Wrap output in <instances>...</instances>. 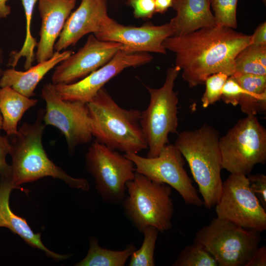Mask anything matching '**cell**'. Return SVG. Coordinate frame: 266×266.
Returning a JSON list of instances; mask_svg holds the SVG:
<instances>
[{
  "label": "cell",
  "mask_w": 266,
  "mask_h": 266,
  "mask_svg": "<svg viewBox=\"0 0 266 266\" xmlns=\"http://www.w3.org/2000/svg\"><path fill=\"white\" fill-rule=\"evenodd\" d=\"M85 159L87 169L102 200L111 204L122 203L127 195L126 184L135 175L133 162L96 140L89 147Z\"/></svg>",
  "instance_id": "9"
},
{
  "label": "cell",
  "mask_w": 266,
  "mask_h": 266,
  "mask_svg": "<svg viewBox=\"0 0 266 266\" xmlns=\"http://www.w3.org/2000/svg\"><path fill=\"white\" fill-rule=\"evenodd\" d=\"M266 247L263 245L258 247L253 252L245 266H266Z\"/></svg>",
  "instance_id": "34"
},
{
  "label": "cell",
  "mask_w": 266,
  "mask_h": 266,
  "mask_svg": "<svg viewBox=\"0 0 266 266\" xmlns=\"http://www.w3.org/2000/svg\"><path fill=\"white\" fill-rule=\"evenodd\" d=\"M121 47L120 43L90 34L82 48L59 64L51 77L52 84H68L83 78L108 62Z\"/></svg>",
  "instance_id": "15"
},
{
  "label": "cell",
  "mask_w": 266,
  "mask_h": 266,
  "mask_svg": "<svg viewBox=\"0 0 266 266\" xmlns=\"http://www.w3.org/2000/svg\"><path fill=\"white\" fill-rule=\"evenodd\" d=\"M44 113L42 109L39 110L33 123H24L17 133L12 136L9 154L12 158V184L17 189L26 191L20 187L21 184L50 176L63 180L72 188L89 190L86 179L69 176L48 158L42 141L45 128Z\"/></svg>",
  "instance_id": "2"
},
{
  "label": "cell",
  "mask_w": 266,
  "mask_h": 266,
  "mask_svg": "<svg viewBox=\"0 0 266 266\" xmlns=\"http://www.w3.org/2000/svg\"><path fill=\"white\" fill-rule=\"evenodd\" d=\"M234 63V73L266 75V45H247L236 55Z\"/></svg>",
  "instance_id": "24"
},
{
  "label": "cell",
  "mask_w": 266,
  "mask_h": 266,
  "mask_svg": "<svg viewBox=\"0 0 266 266\" xmlns=\"http://www.w3.org/2000/svg\"><path fill=\"white\" fill-rule=\"evenodd\" d=\"M174 33L170 22L159 26L148 24L134 27L121 24L107 15L94 35L101 40L121 43V50L125 51L166 54L163 42Z\"/></svg>",
  "instance_id": "13"
},
{
  "label": "cell",
  "mask_w": 266,
  "mask_h": 266,
  "mask_svg": "<svg viewBox=\"0 0 266 266\" xmlns=\"http://www.w3.org/2000/svg\"><path fill=\"white\" fill-rule=\"evenodd\" d=\"M215 206L218 218L260 233L266 229V209L250 189L246 175L230 174Z\"/></svg>",
  "instance_id": "11"
},
{
  "label": "cell",
  "mask_w": 266,
  "mask_h": 266,
  "mask_svg": "<svg viewBox=\"0 0 266 266\" xmlns=\"http://www.w3.org/2000/svg\"><path fill=\"white\" fill-rule=\"evenodd\" d=\"M87 105L96 141L125 153L138 154L147 149L140 124L141 111L121 107L104 87Z\"/></svg>",
  "instance_id": "3"
},
{
  "label": "cell",
  "mask_w": 266,
  "mask_h": 266,
  "mask_svg": "<svg viewBox=\"0 0 266 266\" xmlns=\"http://www.w3.org/2000/svg\"><path fill=\"white\" fill-rule=\"evenodd\" d=\"M124 155L133 162L135 172L172 187L186 204L199 207L204 205L184 168L183 157L174 144L168 143L154 157H144L130 153Z\"/></svg>",
  "instance_id": "10"
},
{
  "label": "cell",
  "mask_w": 266,
  "mask_h": 266,
  "mask_svg": "<svg viewBox=\"0 0 266 266\" xmlns=\"http://www.w3.org/2000/svg\"><path fill=\"white\" fill-rule=\"evenodd\" d=\"M155 12L164 13L172 6L173 0H155Z\"/></svg>",
  "instance_id": "36"
},
{
  "label": "cell",
  "mask_w": 266,
  "mask_h": 266,
  "mask_svg": "<svg viewBox=\"0 0 266 266\" xmlns=\"http://www.w3.org/2000/svg\"><path fill=\"white\" fill-rule=\"evenodd\" d=\"M173 266H219L212 254L201 244L194 243L182 250Z\"/></svg>",
  "instance_id": "26"
},
{
  "label": "cell",
  "mask_w": 266,
  "mask_h": 266,
  "mask_svg": "<svg viewBox=\"0 0 266 266\" xmlns=\"http://www.w3.org/2000/svg\"><path fill=\"white\" fill-rule=\"evenodd\" d=\"M219 138L216 129L204 124L199 129L180 133L174 144L187 162L203 205L208 209L216 205L222 191Z\"/></svg>",
  "instance_id": "4"
},
{
  "label": "cell",
  "mask_w": 266,
  "mask_h": 266,
  "mask_svg": "<svg viewBox=\"0 0 266 266\" xmlns=\"http://www.w3.org/2000/svg\"><path fill=\"white\" fill-rule=\"evenodd\" d=\"M264 3L266 4V0H262Z\"/></svg>",
  "instance_id": "40"
},
{
  "label": "cell",
  "mask_w": 266,
  "mask_h": 266,
  "mask_svg": "<svg viewBox=\"0 0 266 266\" xmlns=\"http://www.w3.org/2000/svg\"><path fill=\"white\" fill-rule=\"evenodd\" d=\"M136 18H151L155 12V0H128Z\"/></svg>",
  "instance_id": "32"
},
{
  "label": "cell",
  "mask_w": 266,
  "mask_h": 266,
  "mask_svg": "<svg viewBox=\"0 0 266 266\" xmlns=\"http://www.w3.org/2000/svg\"><path fill=\"white\" fill-rule=\"evenodd\" d=\"M126 191L122 203L124 213L140 232L148 226L162 232L171 229L174 205L170 186L135 172L127 183Z\"/></svg>",
  "instance_id": "5"
},
{
  "label": "cell",
  "mask_w": 266,
  "mask_h": 266,
  "mask_svg": "<svg viewBox=\"0 0 266 266\" xmlns=\"http://www.w3.org/2000/svg\"><path fill=\"white\" fill-rule=\"evenodd\" d=\"M7 0H0V19L6 18L11 13V7L7 4Z\"/></svg>",
  "instance_id": "37"
},
{
  "label": "cell",
  "mask_w": 266,
  "mask_h": 266,
  "mask_svg": "<svg viewBox=\"0 0 266 266\" xmlns=\"http://www.w3.org/2000/svg\"><path fill=\"white\" fill-rule=\"evenodd\" d=\"M11 144L6 137L0 135V176L10 179L11 165L6 162V158L10 154Z\"/></svg>",
  "instance_id": "33"
},
{
  "label": "cell",
  "mask_w": 266,
  "mask_h": 266,
  "mask_svg": "<svg viewBox=\"0 0 266 266\" xmlns=\"http://www.w3.org/2000/svg\"><path fill=\"white\" fill-rule=\"evenodd\" d=\"M72 53L71 50L55 51L48 60L37 64L25 71H18L14 68L3 71L0 80V87L9 86L20 94L31 97L37 84L43 77L54 66Z\"/></svg>",
  "instance_id": "20"
},
{
  "label": "cell",
  "mask_w": 266,
  "mask_h": 266,
  "mask_svg": "<svg viewBox=\"0 0 266 266\" xmlns=\"http://www.w3.org/2000/svg\"><path fill=\"white\" fill-rule=\"evenodd\" d=\"M244 92L233 76H230L224 84L221 99L227 104L237 106Z\"/></svg>",
  "instance_id": "30"
},
{
  "label": "cell",
  "mask_w": 266,
  "mask_h": 266,
  "mask_svg": "<svg viewBox=\"0 0 266 266\" xmlns=\"http://www.w3.org/2000/svg\"><path fill=\"white\" fill-rule=\"evenodd\" d=\"M2 116L0 112V130L1 129V126H2Z\"/></svg>",
  "instance_id": "39"
},
{
  "label": "cell",
  "mask_w": 266,
  "mask_h": 266,
  "mask_svg": "<svg viewBox=\"0 0 266 266\" xmlns=\"http://www.w3.org/2000/svg\"><path fill=\"white\" fill-rule=\"evenodd\" d=\"M136 250L133 244H129L120 251L102 248L98 240L91 237L86 257L75 265L76 266H124Z\"/></svg>",
  "instance_id": "22"
},
{
  "label": "cell",
  "mask_w": 266,
  "mask_h": 266,
  "mask_svg": "<svg viewBox=\"0 0 266 266\" xmlns=\"http://www.w3.org/2000/svg\"><path fill=\"white\" fill-rule=\"evenodd\" d=\"M24 9L26 20V33L25 39L21 49L18 51H12L8 66L14 67L22 57L26 59L24 68L26 70L32 66L33 63L35 59L34 48L37 46L35 38L32 35L31 21L34 7L38 0H20Z\"/></svg>",
  "instance_id": "25"
},
{
  "label": "cell",
  "mask_w": 266,
  "mask_h": 266,
  "mask_svg": "<svg viewBox=\"0 0 266 266\" xmlns=\"http://www.w3.org/2000/svg\"><path fill=\"white\" fill-rule=\"evenodd\" d=\"M38 0L41 25L35 53L37 63L46 61L53 56L56 40L74 8L76 0Z\"/></svg>",
  "instance_id": "17"
},
{
  "label": "cell",
  "mask_w": 266,
  "mask_h": 266,
  "mask_svg": "<svg viewBox=\"0 0 266 266\" xmlns=\"http://www.w3.org/2000/svg\"><path fill=\"white\" fill-rule=\"evenodd\" d=\"M261 240L260 232L217 217L197 233L194 242L202 244L219 266H245Z\"/></svg>",
  "instance_id": "8"
},
{
  "label": "cell",
  "mask_w": 266,
  "mask_h": 266,
  "mask_svg": "<svg viewBox=\"0 0 266 266\" xmlns=\"http://www.w3.org/2000/svg\"><path fill=\"white\" fill-rule=\"evenodd\" d=\"M249 187L261 204L266 209V176L262 173L249 175Z\"/></svg>",
  "instance_id": "31"
},
{
  "label": "cell",
  "mask_w": 266,
  "mask_h": 266,
  "mask_svg": "<svg viewBox=\"0 0 266 266\" xmlns=\"http://www.w3.org/2000/svg\"><path fill=\"white\" fill-rule=\"evenodd\" d=\"M153 56L147 52H130L119 50L106 64L72 83L56 84V92L63 100L90 102L110 80L124 69L150 62Z\"/></svg>",
  "instance_id": "14"
},
{
  "label": "cell",
  "mask_w": 266,
  "mask_h": 266,
  "mask_svg": "<svg viewBox=\"0 0 266 266\" xmlns=\"http://www.w3.org/2000/svg\"><path fill=\"white\" fill-rule=\"evenodd\" d=\"M107 15L105 0H82L78 7L67 18L55 44L54 50L61 52L74 45L85 35L95 34Z\"/></svg>",
  "instance_id": "16"
},
{
  "label": "cell",
  "mask_w": 266,
  "mask_h": 266,
  "mask_svg": "<svg viewBox=\"0 0 266 266\" xmlns=\"http://www.w3.org/2000/svg\"><path fill=\"white\" fill-rule=\"evenodd\" d=\"M251 35L234 29L215 26L182 35H172L163 42L175 55V66L190 88L204 84L216 73L232 76L238 53L251 44Z\"/></svg>",
  "instance_id": "1"
},
{
  "label": "cell",
  "mask_w": 266,
  "mask_h": 266,
  "mask_svg": "<svg viewBox=\"0 0 266 266\" xmlns=\"http://www.w3.org/2000/svg\"><path fill=\"white\" fill-rule=\"evenodd\" d=\"M157 228L148 226L142 232L143 240L140 248L135 250L130 257L129 266H154V252L158 234Z\"/></svg>",
  "instance_id": "27"
},
{
  "label": "cell",
  "mask_w": 266,
  "mask_h": 266,
  "mask_svg": "<svg viewBox=\"0 0 266 266\" xmlns=\"http://www.w3.org/2000/svg\"><path fill=\"white\" fill-rule=\"evenodd\" d=\"M229 77L227 74L219 72L208 76L205 81V90L201 99L202 105L206 108L221 100L224 84Z\"/></svg>",
  "instance_id": "29"
},
{
  "label": "cell",
  "mask_w": 266,
  "mask_h": 266,
  "mask_svg": "<svg viewBox=\"0 0 266 266\" xmlns=\"http://www.w3.org/2000/svg\"><path fill=\"white\" fill-rule=\"evenodd\" d=\"M171 7L176 11L169 21L174 29L173 35L216 26L209 0H173Z\"/></svg>",
  "instance_id": "19"
},
{
  "label": "cell",
  "mask_w": 266,
  "mask_h": 266,
  "mask_svg": "<svg viewBox=\"0 0 266 266\" xmlns=\"http://www.w3.org/2000/svg\"><path fill=\"white\" fill-rule=\"evenodd\" d=\"M244 92L239 102L241 110L247 115H256L266 111V79L249 75L239 83Z\"/></svg>",
  "instance_id": "23"
},
{
  "label": "cell",
  "mask_w": 266,
  "mask_h": 266,
  "mask_svg": "<svg viewBox=\"0 0 266 266\" xmlns=\"http://www.w3.org/2000/svg\"><path fill=\"white\" fill-rule=\"evenodd\" d=\"M17 189L10 179L0 177V228H6L20 236L27 244L42 250L46 255L57 261L68 258V255L56 253L46 247L42 242L39 233H34L24 218L15 214L9 205L11 191Z\"/></svg>",
  "instance_id": "18"
},
{
  "label": "cell",
  "mask_w": 266,
  "mask_h": 266,
  "mask_svg": "<svg viewBox=\"0 0 266 266\" xmlns=\"http://www.w3.org/2000/svg\"><path fill=\"white\" fill-rule=\"evenodd\" d=\"M223 169L231 174L249 175L266 161V130L256 115L238 122L219 138Z\"/></svg>",
  "instance_id": "7"
},
{
  "label": "cell",
  "mask_w": 266,
  "mask_h": 266,
  "mask_svg": "<svg viewBox=\"0 0 266 266\" xmlns=\"http://www.w3.org/2000/svg\"><path fill=\"white\" fill-rule=\"evenodd\" d=\"M214 11L216 25L235 29L237 26L238 0H209Z\"/></svg>",
  "instance_id": "28"
},
{
  "label": "cell",
  "mask_w": 266,
  "mask_h": 266,
  "mask_svg": "<svg viewBox=\"0 0 266 266\" xmlns=\"http://www.w3.org/2000/svg\"><path fill=\"white\" fill-rule=\"evenodd\" d=\"M251 37V44L266 45V22L259 25Z\"/></svg>",
  "instance_id": "35"
},
{
  "label": "cell",
  "mask_w": 266,
  "mask_h": 266,
  "mask_svg": "<svg viewBox=\"0 0 266 266\" xmlns=\"http://www.w3.org/2000/svg\"><path fill=\"white\" fill-rule=\"evenodd\" d=\"M180 72L176 66L169 67L161 87H146L150 101L147 108L141 112L140 124L147 144V157L159 155L169 143V133H178V97L174 87Z\"/></svg>",
  "instance_id": "6"
},
{
  "label": "cell",
  "mask_w": 266,
  "mask_h": 266,
  "mask_svg": "<svg viewBox=\"0 0 266 266\" xmlns=\"http://www.w3.org/2000/svg\"><path fill=\"white\" fill-rule=\"evenodd\" d=\"M41 97L46 102L45 125L54 126L62 133L69 151L91 141L93 135L87 103L62 99L52 83L43 86Z\"/></svg>",
  "instance_id": "12"
},
{
  "label": "cell",
  "mask_w": 266,
  "mask_h": 266,
  "mask_svg": "<svg viewBox=\"0 0 266 266\" xmlns=\"http://www.w3.org/2000/svg\"><path fill=\"white\" fill-rule=\"evenodd\" d=\"M3 51H2V49L0 47V80L2 76L3 71L2 70L1 67V65L3 62Z\"/></svg>",
  "instance_id": "38"
},
{
  "label": "cell",
  "mask_w": 266,
  "mask_h": 266,
  "mask_svg": "<svg viewBox=\"0 0 266 266\" xmlns=\"http://www.w3.org/2000/svg\"><path fill=\"white\" fill-rule=\"evenodd\" d=\"M0 88L1 129L7 135L13 136L18 132V124L24 114L35 106L37 100L27 97L9 86Z\"/></svg>",
  "instance_id": "21"
}]
</instances>
